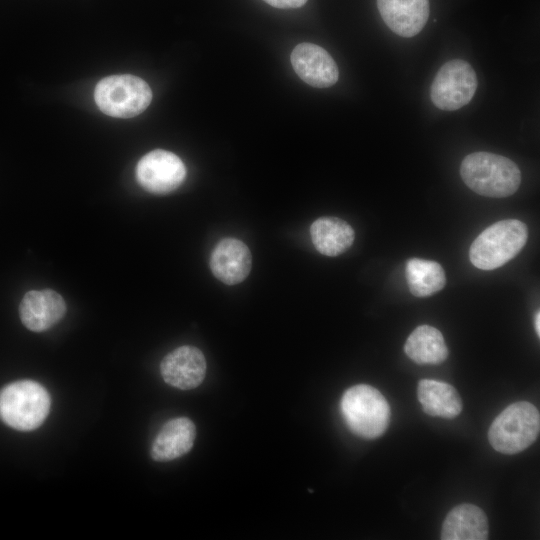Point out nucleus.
Instances as JSON below:
<instances>
[{
    "label": "nucleus",
    "instance_id": "nucleus-1",
    "mask_svg": "<svg viewBox=\"0 0 540 540\" xmlns=\"http://www.w3.org/2000/svg\"><path fill=\"white\" fill-rule=\"evenodd\" d=\"M464 183L479 195L503 198L514 194L521 183V172L509 158L490 153L467 155L460 166Z\"/></svg>",
    "mask_w": 540,
    "mask_h": 540
},
{
    "label": "nucleus",
    "instance_id": "nucleus-2",
    "mask_svg": "<svg viewBox=\"0 0 540 540\" xmlns=\"http://www.w3.org/2000/svg\"><path fill=\"white\" fill-rule=\"evenodd\" d=\"M51 407L48 391L33 380L12 382L0 390V419L18 431L38 428Z\"/></svg>",
    "mask_w": 540,
    "mask_h": 540
},
{
    "label": "nucleus",
    "instance_id": "nucleus-3",
    "mask_svg": "<svg viewBox=\"0 0 540 540\" xmlns=\"http://www.w3.org/2000/svg\"><path fill=\"white\" fill-rule=\"evenodd\" d=\"M527 239L528 228L522 221L507 219L495 222L472 242L470 261L481 270L499 268L522 250Z\"/></svg>",
    "mask_w": 540,
    "mask_h": 540
},
{
    "label": "nucleus",
    "instance_id": "nucleus-4",
    "mask_svg": "<svg viewBox=\"0 0 540 540\" xmlns=\"http://www.w3.org/2000/svg\"><path fill=\"white\" fill-rule=\"evenodd\" d=\"M343 419L348 428L365 439L380 437L390 422V406L374 387L358 384L347 389L340 402Z\"/></svg>",
    "mask_w": 540,
    "mask_h": 540
},
{
    "label": "nucleus",
    "instance_id": "nucleus-5",
    "mask_svg": "<svg viewBox=\"0 0 540 540\" xmlns=\"http://www.w3.org/2000/svg\"><path fill=\"white\" fill-rule=\"evenodd\" d=\"M540 431L538 409L527 401L506 407L492 422L488 439L503 454H516L533 444Z\"/></svg>",
    "mask_w": 540,
    "mask_h": 540
},
{
    "label": "nucleus",
    "instance_id": "nucleus-6",
    "mask_svg": "<svg viewBox=\"0 0 540 540\" xmlns=\"http://www.w3.org/2000/svg\"><path fill=\"white\" fill-rule=\"evenodd\" d=\"M94 99L104 114L131 118L141 114L149 106L152 91L147 82L137 76L112 75L98 82Z\"/></svg>",
    "mask_w": 540,
    "mask_h": 540
},
{
    "label": "nucleus",
    "instance_id": "nucleus-7",
    "mask_svg": "<svg viewBox=\"0 0 540 540\" xmlns=\"http://www.w3.org/2000/svg\"><path fill=\"white\" fill-rule=\"evenodd\" d=\"M477 85L472 66L467 61L453 59L444 63L436 73L431 84V100L441 110H457L472 100Z\"/></svg>",
    "mask_w": 540,
    "mask_h": 540
},
{
    "label": "nucleus",
    "instance_id": "nucleus-8",
    "mask_svg": "<svg viewBox=\"0 0 540 540\" xmlns=\"http://www.w3.org/2000/svg\"><path fill=\"white\" fill-rule=\"evenodd\" d=\"M186 176L182 160L174 153L156 149L144 155L136 167L138 183L153 194H167L177 189Z\"/></svg>",
    "mask_w": 540,
    "mask_h": 540
},
{
    "label": "nucleus",
    "instance_id": "nucleus-9",
    "mask_svg": "<svg viewBox=\"0 0 540 540\" xmlns=\"http://www.w3.org/2000/svg\"><path fill=\"white\" fill-rule=\"evenodd\" d=\"M206 359L200 349L184 345L169 352L161 361L160 373L172 387L190 390L199 386L206 375Z\"/></svg>",
    "mask_w": 540,
    "mask_h": 540
},
{
    "label": "nucleus",
    "instance_id": "nucleus-10",
    "mask_svg": "<svg viewBox=\"0 0 540 540\" xmlns=\"http://www.w3.org/2000/svg\"><path fill=\"white\" fill-rule=\"evenodd\" d=\"M290 59L296 74L312 87L327 88L338 81L336 62L325 49L316 44H298Z\"/></svg>",
    "mask_w": 540,
    "mask_h": 540
},
{
    "label": "nucleus",
    "instance_id": "nucleus-11",
    "mask_svg": "<svg viewBox=\"0 0 540 540\" xmlns=\"http://www.w3.org/2000/svg\"><path fill=\"white\" fill-rule=\"evenodd\" d=\"M66 312L62 296L54 290H32L22 298L19 306L23 325L34 332L45 331L58 323Z\"/></svg>",
    "mask_w": 540,
    "mask_h": 540
},
{
    "label": "nucleus",
    "instance_id": "nucleus-12",
    "mask_svg": "<svg viewBox=\"0 0 540 540\" xmlns=\"http://www.w3.org/2000/svg\"><path fill=\"white\" fill-rule=\"evenodd\" d=\"M252 255L249 248L236 238H224L218 242L210 256L213 275L227 285L242 282L250 273Z\"/></svg>",
    "mask_w": 540,
    "mask_h": 540
},
{
    "label": "nucleus",
    "instance_id": "nucleus-13",
    "mask_svg": "<svg viewBox=\"0 0 540 540\" xmlns=\"http://www.w3.org/2000/svg\"><path fill=\"white\" fill-rule=\"evenodd\" d=\"M385 24L402 37L417 35L429 18V0H377Z\"/></svg>",
    "mask_w": 540,
    "mask_h": 540
},
{
    "label": "nucleus",
    "instance_id": "nucleus-14",
    "mask_svg": "<svg viewBox=\"0 0 540 540\" xmlns=\"http://www.w3.org/2000/svg\"><path fill=\"white\" fill-rule=\"evenodd\" d=\"M196 427L187 417H177L166 422L154 438L150 455L153 460L167 462L188 453L194 444Z\"/></svg>",
    "mask_w": 540,
    "mask_h": 540
},
{
    "label": "nucleus",
    "instance_id": "nucleus-15",
    "mask_svg": "<svg viewBox=\"0 0 540 540\" xmlns=\"http://www.w3.org/2000/svg\"><path fill=\"white\" fill-rule=\"evenodd\" d=\"M488 520L481 508L473 504H460L446 516L441 531L442 540H485L488 538Z\"/></svg>",
    "mask_w": 540,
    "mask_h": 540
},
{
    "label": "nucleus",
    "instance_id": "nucleus-16",
    "mask_svg": "<svg viewBox=\"0 0 540 540\" xmlns=\"http://www.w3.org/2000/svg\"><path fill=\"white\" fill-rule=\"evenodd\" d=\"M312 243L316 250L325 256H338L353 244L355 233L344 220L324 216L316 219L310 227Z\"/></svg>",
    "mask_w": 540,
    "mask_h": 540
},
{
    "label": "nucleus",
    "instance_id": "nucleus-17",
    "mask_svg": "<svg viewBox=\"0 0 540 540\" xmlns=\"http://www.w3.org/2000/svg\"><path fill=\"white\" fill-rule=\"evenodd\" d=\"M423 411L435 417L454 418L462 411V400L457 390L448 383L422 379L417 387Z\"/></svg>",
    "mask_w": 540,
    "mask_h": 540
},
{
    "label": "nucleus",
    "instance_id": "nucleus-18",
    "mask_svg": "<svg viewBox=\"0 0 540 540\" xmlns=\"http://www.w3.org/2000/svg\"><path fill=\"white\" fill-rule=\"evenodd\" d=\"M404 351L417 364L438 365L448 357L442 333L435 327L420 325L407 338Z\"/></svg>",
    "mask_w": 540,
    "mask_h": 540
},
{
    "label": "nucleus",
    "instance_id": "nucleus-19",
    "mask_svg": "<svg viewBox=\"0 0 540 540\" xmlns=\"http://www.w3.org/2000/svg\"><path fill=\"white\" fill-rule=\"evenodd\" d=\"M405 273L409 290L416 297L431 296L446 284L445 271L436 261L410 258Z\"/></svg>",
    "mask_w": 540,
    "mask_h": 540
},
{
    "label": "nucleus",
    "instance_id": "nucleus-20",
    "mask_svg": "<svg viewBox=\"0 0 540 540\" xmlns=\"http://www.w3.org/2000/svg\"><path fill=\"white\" fill-rule=\"evenodd\" d=\"M264 1L273 7L281 8V9L299 8L307 2V0H264Z\"/></svg>",
    "mask_w": 540,
    "mask_h": 540
},
{
    "label": "nucleus",
    "instance_id": "nucleus-21",
    "mask_svg": "<svg viewBox=\"0 0 540 540\" xmlns=\"http://www.w3.org/2000/svg\"><path fill=\"white\" fill-rule=\"evenodd\" d=\"M534 327H535V331L537 335L540 336V312L539 311L535 313Z\"/></svg>",
    "mask_w": 540,
    "mask_h": 540
}]
</instances>
